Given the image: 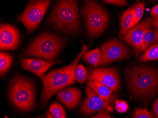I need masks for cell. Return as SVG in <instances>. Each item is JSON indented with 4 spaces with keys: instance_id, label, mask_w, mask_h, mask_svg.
I'll list each match as a JSON object with an SVG mask.
<instances>
[{
    "instance_id": "obj_1",
    "label": "cell",
    "mask_w": 158,
    "mask_h": 118,
    "mask_svg": "<svg viewBox=\"0 0 158 118\" xmlns=\"http://www.w3.org/2000/svg\"><path fill=\"white\" fill-rule=\"evenodd\" d=\"M129 88L136 96L151 98L158 92V70L147 65H137L126 70Z\"/></svg>"
},
{
    "instance_id": "obj_2",
    "label": "cell",
    "mask_w": 158,
    "mask_h": 118,
    "mask_svg": "<svg viewBox=\"0 0 158 118\" xmlns=\"http://www.w3.org/2000/svg\"><path fill=\"white\" fill-rule=\"evenodd\" d=\"M82 46L81 52L71 64L61 69L51 71L41 79L43 84L41 96L42 104H46L52 96L64 88L75 84L74 71L83 54L89 48L83 42Z\"/></svg>"
},
{
    "instance_id": "obj_3",
    "label": "cell",
    "mask_w": 158,
    "mask_h": 118,
    "mask_svg": "<svg viewBox=\"0 0 158 118\" xmlns=\"http://www.w3.org/2000/svg\"><path fill=\"white\" fill-rule=\"evenodd\" d=\"M49 23L53 27L66 34L78 33L80 26L78 1H58L50 17Z\"/></svg>"
},
{
    "instance_id": "obj_4",
    "label": "cell",
    "mask_w": 158,
    "mask_h": 118,
    "mask_svg": "<svg viewBox=\"0 0 158 118\" xmlns=\"http://www.w3.org/2000/svg\"><path fill=\"white\" fill-rule=\"evenodd\" d=\"M64 47L63 40L56 35L44 33L34 39L24 55L40 58L49 62L56 58Z\"/></svg>"
},
{
    "instance_id": "obj_5",
    "label": "cell",
    "mask_w": 158,
    "mask_h": 118,
    "mask_svg": "<svg viewBox=\"0 0 158 118\" xmlns=\"http://www.w3.org/2000/svg\"><path fill=\"white\" fill-rule=\"evenodd\" d=\"M9 97L11 103L18 109L28 111L33 110L35 104L34 84L27 78L17 75L10 83Z\"/></svg>"
},
{
    "instance_id": "obj_6",
    "label": "cell",
    "mask_w": 158,
    "mask_h": 118,
    "mask_svg": "<svg viewBox=\"0 0 158 118\" xmlns=\"http://www.w3.org/2000/svg\"><path fill=\"white\" fill-rule=\"evenodd\" d=\"M81 13L85 19L89 35L94 38L106 29L109 21L105 9L95 1H85Z\"/></svg>"
},
{
    "instance_id": "obj_7",
    "label": "cell",
    "mask_w": 158,
    "mask_h": 118,
    "mask_svg": "<svg viewBox=\"0 0 158 118\" xmlns=\"http://www.w3.org/2000/svg\"><path fill=\"white\" fill-rule=\"evenodd\" d=\"M51 1L29 2L25 10L18 16V20L24 25L28 33L39 27Z\"/></svg>"
},
{
    "instance_id": "obj_8",
    "label": "cell",
    "mask_w": 158,
    "mask_h": 118,
    "mask_svg": "<svg viewBox=\"0 0 158 118\" xmlns=\"http://www.w3.org/2000/svg\"><path fill=\"white\" fill-rule=\"evenodd\" d=\"M153 27L152 18L146 17L123 35L122 39L134 48L136 55L138 56L142 53L143 36L145 32L152 30Z\"/></svg>"
},
{
    "instance_id": "obj_9",
    "label": "cell",
    "mask_w": 158,
    "mask_h": 118,
    "mask_svg": "<svg viewBox=\"0 0 158 118\" xmlns=\"http://www.w3.org/2000/svg\"><path fill=\"white\" fill-rule=\"evenodd\" d=\"M100 50L106 65L125 60L131 55L129 48L118 40H110L106 42L101 46Z\"/></svg>"
},
{
    "instance_id": "obj_10",
    "label": "cell",
    "mask_w": 158,
    "mask_h": 118,
    "mask_svg": "<svg viewBox=\"0 0 158 118\" xmlns=\"http://www.w3.org/2000/svg\"><path fill=\"white\" fill-rule=\"evenodd\" d=\"M88 79L102 83L113 91L119 89V75L116 68L100 67L93 69L89 71Z\"/></svg>"
},
{
    "instance_id": "obj_11",
    "label": "cell",
    "mask_w": 158,
    "mask_h": 118,
    "mask_svg": "<svg viewBox=\"0 0 158 118\" xmlns=\"http://www.w3.org/2000/svg\"><path fill=\"white\" fill-rule=\"evenodd\" d=\"M86 99L81 108V111L82 113L89 115L102 110L111 112H113V109L110 105L109 101L103 100L94 90L88 86L86 88Z\"/></svg>"
},
{
    "instance_id": "obj_12",
    "label": "cell",
    "mask_w": 158,
    "mask_h": 118,
    "mask_svg": "<svg viewBox=\"0 0 158 118\" xmlns=\"http://www.w3.org/2000/svg\"><path fill=\"white\" fill-rule=\"evenodd\" d=\"M0 31L1 50L12 51L18 47L20 35L16 27L10 24H2Z\"/></svg>"
},
{
    "instance_id": "obj_13",
    "label": "cell",
    "mask_w": 158,
    "mask_h": 118,
    "mask_svg": "<svg viewBox=\"0 0 158 118\" xmlns=\"http://www.w3.org/2000/svg\"><path fill=\"white\" fill-rule=\"evenodd\" d=\"M20 62L23 68L33 73L40 79L52 65L59 63V62H49L39 59L27 58L21 59Z\"/></svg>"
},
{
    "instance_id": "obj_14",
    "label": "cell",
    "mask_w": 158,
    "mask_h": 118,
    "mask_svg": "<svg viewBox=\"0 0 158 118\" xmlns=\"http://www.w3.org/2000/svg\"><path fill=\"white\" fill-rule=\"evenodd\" d=\"M81 92L76 87H68L61 90L57 95V99L66 106L73 109L78 105L81 98Z\"/></svg>"
},
{
    "instance_id": "obj_15",
    "label": "cell",
    "mask_w": 158,
    "mask_h": 118,
    "mask_svg": "<svg viewBox=\"0 0 158 118\" xmlns=\"http://www.w3.org/2000/svg\"><path fill=\"white\" fill-rule=\"evenodd\" d=\"M135 4L131 6L122 14L120 20V33L124 35L133 28L134 9Z\"/></svg>"
},
{
    "instance_id": "obj_16",
    "label": "cell",
    "mask_w": 158,
    "mask_h": 118,
    "mask_svg": "<svg viewBox=\"0 0 158 118\" xmlns=\"http://www.w3.org/2000/svg\"><path fill=\"white\" fill-rule=\"evenodd\" d=\"M82 57L84 61L94 66L106 65L103 60L102 51L99 48L86 51Z\"/></svg>"
},
{
    "instance_id": "obj_17",
    "label": "cell",
    "mask_w": 158,
    "mask_h": 118,
    "mask_svg": "<svg viewBox=\"0 0 158 118\" xmlns=\"http://www.w3.org/2000/svg\"><path fill=\"white\" fill-rule=\"evenodd\" d=\"M87 85L90 87L98 94L100 98L105 101H110L113 91L102 83L93 81H88Z\"/></svg>"
},
{
    "instance_id": "obj_18",
    "label": "cell",
    "mask_w": 158,
    "mask_h": 118,
    "mask_svg": "<svg viewBox=\"0 0 158 118\" xmlns=\"http://www.w3.org/2000/svg\"><path fill=\"white\" fill-rule=\"evenodd\" d=\"M158 43V33L156 31L148 30L143 36L142 53Z\"/></svg>"
},
{
    "instance_id": "obj_19",
    "label": "cell",
    "mask_w": 158,
    "mask_h": 118,
    "mask_svg": "<svg viewBox=\"0 0 158 118\" xmlns=\"http://www.w3.org/2000/svg\"><path fill=\"white\" fill-rule=\"evenodd\" d=\"M12 62V57L10 54L1 51L0 55V73L2 76L9 70Z\"/></svg>"
},
{
    "instance_id": "obj_20",
    "label": "cell",
    "mask_w": 158,
    "mask_h": 118,
    "mask_svg": "<svg viewBox=\"0 0 158 118\" xmlns=\"http://www.w3.org/2000/svg\"><path fill=\"white\" fill-rule=\"evenodd\" d=\"M158 59V43L148 49L139 58L141 62L155 61Z\"/></svg>"
},
{
    "instance_id": "obj_21",
    "label": "cell",
    "mask_w": 158,
    "mask_h": 118,
    "mask_svg": "<svg viewBox=\"0 0 158 118\" xmlns=\"http://www.w3.org/2000/svg\"><path fill=\"white\" fill-rule=\"evenodd\" d=\"M74 79L78 83L82 84L88 79L89 74L83 65H77L74 72Z\"/></svg>"
},
{
    "instance_id": "obj_22",
    "label": "cell",
    "mask_w": 158,
    "mask_h": 118,
    "mask_svg": "<svg viewBox=\"0 0 158 118\" xmlns=\"http://www.w3.org/2000/svg\"><path fill=\"white\" fill-rule=\"evenodd\" d=\"M145 3L143 2H139L136 3L134 9V22L133 27L138 24L143 17L144 9Z\"/></svg>"
},
{
    "instance_id": "obj_23",
    "label": "cell",
    "mask_w": 158,
    "mask_h": 118,
    "mask_svg": "<svg viewBox=\"0 0 158 118\" xmlns=\"http://www.w3.org/2000/svg\"><path fill=\"white\" fill-rule=\"evenodd\" d=\"M49 112L54 118H66L63 107L57 103H54L50 106Z\"/></svg>"
},
{
    "instance_id": "obj_24",
    "label": "cell",
    "mask_w": 158,
    "mask_h": 118,
    "mask_svg": "<svg viewBox=\"0 0 158 118\" xmlns=\"http://www.w3.org/2000/svg\"><path fill=\"white\" fill-rule=\"evenodd\" d=\"M133 118H155L146 108H137L136 109Z\"/></svg>"
},
{
    "instance_id": "obj_25",
    "label": "cell",
    "mask_w": 158,
    "mask_h": 118,
    "mask_svg": "<svg viewBox=\"0 0 158 118\" xmlns=\"http://www.w3.org/2000/svg\"><path fill=\"white\" fill-rule=\"evenodd\" d=\"M115 108L118 112L124 113L128 110L129 106L126 101L117 99L115 101Z\"/></svg>"
},
{
    "instance_id": "obj_26",
    "label": "cell",
    "mask_w": 158,
    "mask_h": 118,
    "mask_svg": "<svg viewBox=\"0 0 158 118\" xmlns=\"http://www.w3.org/2000/svg\"><path fill=\"white\" fill-rule=\"evenodd\" d=\"M103 2L106 3L119 6V7H123V6H126L128 4L127 2L125 0H106V1H103Z\"/></svg>"
},
{
    "instance_id": "obj_27",
    "label": "cell",
    "mask_w": 158,
    "mask_h": 118,
    "mask_svg": "<svg viewBox=\"0 0 158 118\" xmlns=\"http://www.w3.org/2000/svg\"><path fill=\"white\" fill-rule=\"evenodd\" d=\"M89 118H112L109 114V112L106 110H100L98 114L95 116H92Z\"/></svg>"
},
{
    "instance_id": "obj_28",
    "label": "cell",
    "mask_w": 158,
    "mask_h": 118,
    "mask_svg": "<svg viewBox=\"0 0 158 118\" xmlns=\"http://www.w3.org/2000/svg\"><path fill=\"white\" fill-rule=\"evenodd\" d=\"M151 16L153 21L158 19V4L155 5L151 11Z\"/></svg>"
},
{
    "instance_id": "obj_29",
    "label": "cell",
    "mask_w": 158,
    "mask_h": 118,
    "mask_svg": "<svg viewBox=\"0 0 158 118\" xmlns=\"http://www.w3.org/2000/svg\"><path fill=\"white\" fill-rule=\"evenodd\" d=\"M153 111L156 118H158V98L154 103L153 106Z\"/></svg>"
},
{
    "instance_id": "obj_30",
    "label": "cell",
    "mask_w": 158,
    "mask_h": 118,
    "mask_svg": "<svg viewBox=\"0 0 158 118\" xmlns=\"http://www.w3.org/2000/svg\"><path fill=\"white\" fill-rule=\"evenodd\" d=\"M153 27L154 29L157 33H158V20L153 21Z\"/></svg>"
},
{
    "instance_id": "obj_31",
    "label": "cell",
    "mask_w": 158,
    "mask_h": 118,
    "mask_svg": "<svg viewBox=\"0 0 158 118\" xmlns=\"http://www.w3.org/2000/svg\"><path fill=\"white\" fill-rule=\"evenodd\" d=\"M47 118H54L53 116L50 113H48L47 114Z\"/></svg>"
}]
</instances>
